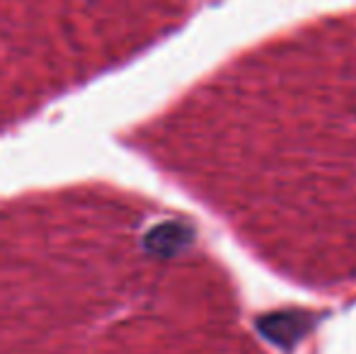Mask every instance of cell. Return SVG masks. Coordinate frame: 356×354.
Segmentation results:
<instances>
[{
	"instance_id": "1",
	"label": "cell",
	"mask_w": 356,
	"mask_h": 354,
	"mask_svg": "<svg viewBox=\"0 0 356 354\" xmlns=\"http://www.w3.org/2000/svg\"><path fill=\"white\" fill-rule=\"evenodd\" d=\"M305 34L284 51L305 76L291 68L279 49L264 56L286 86L259 58H250L286 99L257 81L245 66L248 83L267 92L252 95L248 107V143H230L243 153L230 168L228 204L238 233L277 272L318 291L356 289V24ZM213 199V202H216Z\"/></svg>"
}]
</instances>
